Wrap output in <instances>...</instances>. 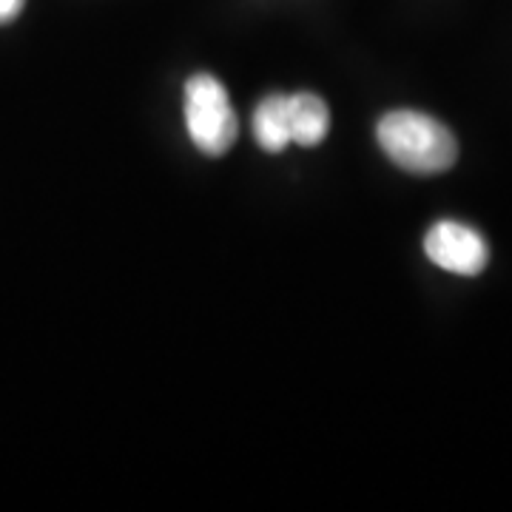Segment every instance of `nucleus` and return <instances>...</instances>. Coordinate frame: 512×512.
<instances>
[{"label":"nucleus","mask_w":512,"mask_h":512,"mask_svg":"<svg viewBox=\"0 0 512 512\" xmlns=\"http://www.w3.org/2000/svg\"><path fill=\"white\" fill-rule=\"evenodd\" d=\"M185 126L208 157H220L237 140V114L231 109L228 92L217 77L194 74L185 83Z\"/></svg>","instance_id":"obj_2"},{"label":"nucleus","mask_w":512,"mask_h":512,"mask_svg":"<svg viewBox=\"0 0 512 512\" xmlns=\"http://www.w3.org/2000/svg\"><path fill=\"white\" fill-rule=\"evenodd\" d=\"M254 137L259 148L279 154L291 143L288 128V94H271L265 97L254 111Z\"/></svg>","instance_id":"obj_5"},{"label":"nucleus","mask_w":512,"mask_h":512,"mask_svg":"<svg viewBox=\"0 0 512 512\" xmlns=\"http://www.w3.org/2000/svg\"><path fill=\"white\" fill-rule=\"evenodd\" d=\"M424 254L433 265L458 276H478L490 262L487 239L473 225L456 220H441L427 231Z\"/></svg>","instance_id":"obj_3"},{"label":"nucleus","mask_w":512,"mask_h":512,"mask_svg":"<svg viewBox=\"0 0 512 512\" xmlns=\"http://www.w3.org/2000/svg\"><path fill=\"white\" fill-rule=\"evenodd\" d=\"M376 137L390 163L410 174H441L458 157L453 131L424 111H387L376 126Z\"/></svg>","instance_id":"obj_1"},{"label":"nucleus","mask_w":512,"mask_h":512,"mask_svg":"<svg viewBox=\"0 0 512 512\" xmlns=\"http://www.w3.org/2000/svg\"><path fill=\"white\" fill-rule=\"evenodd\" d=\"M23 9V0H0V23L15 20Z\"/></svg>","instance_id":"obj_6"},{"label":"nucleus","mask_w":512,"mask_h":512,"mask_svg":"<svg viewBox=\"0 0 512 512\" xmlns=\"http://www.w3.org/2000/svg\"><path fill=\"white\" fill-rule=\"evenodd\" d=\"M288 128H291V143L319 146L328 137L330 128V111L325 100L311 92L288 94Z\"/></svg>","instance_id":"obj_4"}]
</instances>
